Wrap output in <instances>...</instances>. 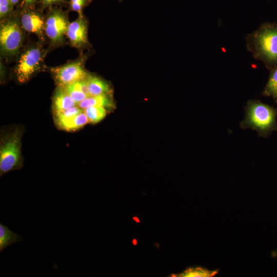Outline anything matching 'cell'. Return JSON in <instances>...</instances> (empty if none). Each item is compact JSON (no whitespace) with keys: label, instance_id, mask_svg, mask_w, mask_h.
<instances>
[{"label":"cell","instance_id":"cell-1","mask_svg":"<svg viewBox=\"0 0 277 277\" xmlns=\"http://www.w3.org/2000/svg\"><path fill=\"white\" fill-rule=\"evenodd\" d=\"M245 41L247 50L267 69L277 66V22L262 23Z\"/></svg>","mask_w":277,"mask_h":277},{"label":"cell","instance_id":"cell-2","mask_svg":"<svg viewBox=\"0 0 277 277\" xmlns=\"http://www.w3.org/2000/svg\"><path fill=\"white\" fill-rule=\"evenodd\" d=\"M245 110V117L240 124L242 129H251L263 137H267L277 131V107L259 100H249Z\"/></svg>","mask_w":277,"mask_h":277},{"label":"cell","instance_id":"cell-3","mask_svg":"<svg viewBox=\"0 0 277 277\" xmlns=\"http://www.w3.org/2000/svg\"><path fill=\"white\" fill-rule=\"evenodd\" d=\"M23 160L21 152V132L18 129L7 134L1 140L0 148V176L21 169Z\"/></svg>","mask_w":277,"mask_h":277},{"label":"cell","instance_id":"cell-4","mask_svg":"<svg viewBox=\"0 0 277 277\" xmlns=\"http://www.w3.org/2000/svg\"><path fill=\"white\" fill-rule=\"evenodd\" d=\"M43 57V51L39 47H33L26 50L21 54L15 69L18 82H27L41 68Z\"/></svg>","mask_w":277,"mask_h":277},{"label":"cell","instance_id":"cell-5","mask_svg":"<svg viewBox=\"0 0 277 277\" xmlns=\"http://www.w3.org/2000/svg\"><path fill=\"white\" fill-rule=\"evenodd\" d=\"M23 42V33L18 23L14 18L4 21L0 29V44L3 53L8 56L15 55Z\"/></svg>","mask_w":277,"mask_h":277},{"label":"cell","instance_id":"cell-6","mask_svg":"<svg viewBox=\"0 0 277 277\" xmlns=\"http://www.w3.org/2000/svg\"><path fill=\"white\" fill-rule=\"evenodd\" d=\"M69 23L65 13L57 8L52 9L45 21V32L54 43H59L66 34Z\"/></svg>","mask_w":277,"mask_h":277},{"label":"cell","instance_id":"cell-7","mask_svg":"<svg viewBox=\"0 0 277 277\" xmlns=\"http://www.w3.org/2000/svg\"><path fill=\"white\" fill-rule=\"evenodd\" d=\"M57 84L60 87L84 80L88 75L80 62L72 63L51 69Z\"/></svg>","mask_w":277,"mask_h":277},{"label":"cell","instance_id":"cell-8","mask_svg":"<svg viewBox=\"0 0 277 277\" xmlns=\"http://www.w3.org/2000/svg\"><path fill=\"white\" fill-rule=\"evenodd\" d=\"M21 23L25 30L35 33L39 37L42 36L45 21L40 13L32 9V7L26 8L22 13Z\"/></svg>","mask_w":277,"mask_h":277},{"label":"cell","instance_id":"cell-9","mask_svg":"<svg viewBox=\"0 0 277 277\" xmlns=\"http://www.w3.org/2000/svg\"><path fill=\"white\" fill-rule=\"evenodd\" d=\"M66 35L74 46L80 47L87 42V25L82 15L69 23Z\"/></svg>","mask_w":277,"mask_h":277},{"label":"cell","instance_id":"cell-10","mask_svg":"<svg viewBox=\"0 0 277 277\" xmlns=\"http://www.w3.org/2000/svg\"><path fill=\"white\" fill-rule=\"evenodd\" d=\"M77 105V103L70 96L62 87L55 91L53 98L54 113H58Z\"/></svg>","mask_w":277,"mask_h":277},{"label":"cell","instance_id":"cell-11","mask_svg":"<svg viewBox=\"0 0 277 277\" xmlns=\"http://www.w3.org/2000/svg\"><path fill=\"white\" fill-rule=\"evenodd\" d=\"M90 96L110 95L111 89L109 85L99 77L88 75L85 78Z\"/></svg>","mask_w":277,"mask_h":277},{"label":"cell","instance_id":"cell-12","mask_svg":"<svg viewBox=\"0 0 277 277\" xmlns=\"http://www.w3.org/2000/svg\"><path fill=\"white\" fill-rule=\"evenodd\" d=\"M77 105L83 109L92 106H101L105 108H111L114 107L112 100L107 95L88 96Z\"/></svg>","mask_w":277,"mask_h":277},{"label":"cell","instance_id":"cell-13","mask_svg":"<svg viewBox=\"0 0 277 277\" xmlns=\"http://www.w3.org/2000/svg\"><path fill=\"white\" fill-rule=\"evenodd\" d=\"M22 241L19 235L0 223V252H2L8 246Z\"/></svg>","mask_w":277,"mask_h":277},{"label":"cell","instance_id":"cell-14","mask_svg":"<svg viewBox=\"0 0 277 277\" xmlns=\"http://www.w3.org/2000/svg\"><path fill=\"white\" fill-rule=\"evenodd\" d=\"M262 94L272 97L277 105V66L270 70L268 81Z\"/></svg>","mask_w":277,"mask_h":277},{"label":"cell","instance_id":"cell-15","mask_svg":"<svg viewBox=\"0 0 277 277\" xmlns=\"http://www.w3.org/2000/svg\"><path fill=\"white\" fill-rule=\"evenodd\" d=\"M89 122L88 118L83 111L58 126L67 131H73L81 128Z\"/></svg>","mask_w":277,"mask_h":277},{"label":"cell","instance_id":"cell-16","mask_svg":"<svg viewBox=\"0 0 277 277\" xmlns=\"http://www.w3.org/2000/svg\"><path fill=\"white\" fill-rule=\"evenodd\" d=\"M62 87L77 104L88 97L83 91L82 80Z\"/></svg>","mask_w":277,"mask_h":277},{"label":"cell","instance_id":"cell-17","mask_svg":"<svg viewBox=\"0 0 277 277\" xmlns=\"http://www.w3.org/2000/svg\"><path fill=\"white\" fill-rule=\"evenodd\" d=\"M89 122L96 123L102 120L106 115V109L101 106H92L83 109Z\"/></svg>","mask_w":277,"mask_h":277},{"label":"cell","instance_id":"cell-18","mask_svg":"<svg viewBox=\"0 0 277 277\" xmlns=\"http://www.w3.org/2000/svg\"><path fill=\"white\" fill-rule=\"evenodd\" d=\"M219 270H209L206 268L197 267L189 268L179 276L184 277H211L217 274Z\"/></svg>","mask_w":277,"mask_h":277},{"label":"cell","instance_id":"cell-19","mask_svg":"<svg viewBox=\"0 0 277 277\" xmlns=\"http://www.w3.org/2000/svg\"><path fill=\"white\" fill-rule=\"evenodd\" d=\"M83 111V109L79 107L77 105H76L63 111L54 114L55 115L56 122L58 125L78 114Z\"/></svg>","mask_w":277,"mask_h":277},{"label":"cell","instance_id":"cell-20","mask_svg":"<svg viewBox=\"0 0 277 277\" xmlns=\"http://www.w3.org/2000/svg\"><path fill=\"white\" fill-rule=\"evenodd\" d=\"M13 10V4L10 0H0V17L5 18L10 15Z\"/></svg>","mask_w":277,"mask_h":277},{"label":"cell","instance_id":"cell-21","mask_svg":"<svg viewBox=\"0 0 277 277\" xmlns=\"http://www.w3.org/2000/svg\"><path fill=\"white\" fill-rule=\"evenodd\" d=\"M88 1L89 0H70L69 2L70 9L77 12L79 15L82 16V10Z\"/></svg>","mask_w":277,"mask_h":277},{"label":"cell","instance_id":"cell-22","mask_svg":"<svg viewBox=\"0 0 277 277\" xmlns=\"http://www.w3.org/2000/svg\"><path fill=\"white\" fill-rule=\"evenodd\" d=\"M42 4L45 7H50L53 5L59 4L65 2V0H41Z\"/></svg>","mask_w":277,"mask_h":277},{"label":"cell","instance_id":"cell-23","mask_svg":"<svg viewBox=\"0 0 277 277\" xmlns=\"http://www.w3.org/2000/svg\"><path fill=\"white\" fill-rule=\"evenodd\" d=\"M26 8L32 7L36 2V0H23Z\"/></svg>","mask_w":277,"mask_h":277},{"label":"cell","instance_id":"cell-24","mask_svg":"<svg viewBox=\"0 0 277 277\" xmlns=\"http://www.w3.org/2000/svg\"><path fill=\"white\" fill-rule=\"evenodd\" d=\"M13 5H16L18 3L19 0H10Z\"/></svg>","mask_w":277,"mask_h":277},{"label":"cell","instance_id":"cell-25","mask_svg":"<svg viewBox=\"0 0 277 277\" xmlns=\"http://www.w3.org/2000/svg\"><path fill=\"white\" fill-rule=\"evenodd\" d=\"M133 220L135 221L136 223H140V220L137 217H133Z\"/></svg>","mask_w":277,"mask_h":277},{"label":"cell","instance_id":"cell-26","mask_svg":"<svg viewBox=\"0 0 277 277\" xmlns=\"http://www.w3.org/2000/svg\"><path fill=\"white\" fill-rule=\"evenodd\" d=\"M137 241L136 239H134L133 240H132V244L134 245H136L137 244Z\"/></svg>","mask_w":277,"mask_h":277}]
</instances>
